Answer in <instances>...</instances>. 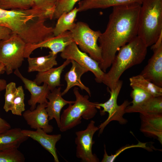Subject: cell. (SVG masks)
Masks as SVG:
<instances>
[{
    "label": "cell",
    "mask_w": 162,
    "mask_h": 162,
    "mask_svg": "<svg viewBox=\"0 0 162 162\" xmlns=\"http://www.w3.org/2000/svg\"><path fill=\"white\" fill-rule=\"evenodd\" d=\"M26 44L19 36L13 33L0 41V62L7 75L21 66L25 58Z\"/></svg>",
    "instance_id": "cell-5"
},
{
    "label": "cell",
    "mask_w": 162,
    "mask_h": 162,
    "mask_svg": "<svg viewBox=\"0 0 162 162\" xmlns=\"http://www.w3.org/2000/svg\"><path fill=\"white\" fill-rule=\"evenodd\" d=\"M72 66L70 70L64 76V79L66 82V86L62 92L63 96L66 94L73 87L77 86L82 90H85L91 97V93L89 88L82 82V76L88 71L74 61L71 60Z\"/></svg>",
    "instance_id": "cell-17"
},
{
    "label": "cell",
    "mask_w": 162,
    "mask_h": 162,
    "mask_svg": "<svg viewBox=\"0 0 162 162\" xmlns=\"http://www.w3.org/2000/svg\"><path fill=\"white\" fill-rule=\"evenodd\" d=\"M78 12L77 8L75 7L70 11L62 14L57 19L56 26L53 28V36H56L66 31H70L75 25Z\"/></svg>",
    "instance_id": "cell-23"
},
{
    "label": "cell",
    "mask_w": 162,
    "mask_h": 162,
    "mask_svg": "<svg viewBox=\"0 0 162 162\" xmlns=\"http://www.w3.org/2000/svg\"><path fill=\"white\" fill-rule=\"evenodd\" d=\"M76 100L73 104L63 110L60 116V126L62 132L69 130L81 123L82 118L86 120L92 119L97 112V109L100 108L88 99L89 96L81 94L77 87L73 89Z\"/></svg>",
    "instance_id": "cell-4"
},
{
    "label": "cell",
    "mask_w": 162,
    "mask_h": 162,
    "mask_svg": "<svg viewBox=\"0 0 162 162\" xmlns=\"http://www.w3.org/2000/svg\"><path fill=\"white\" fill-rule=\"evenodd\" d=\"M148 47L137 36L118 51L110 70L105 73L102 83L108 89H113L126 70L142 63L147 55Z\"/></svg>",
    "instance_id": "cell-2"
},
{
    "label": "cell",
    "mask_w": 162,
    "mask_h": 162,
    "mask_svg": "<svg viewBox=\"0 0 162 162\" xmlns=\"http://www.w3.org/2000/svg\"><path fill=\"white\" fill-rule=\"evenodd\" d=\"M146 142H142L139 141L137 144H132L124 146L122 147L116 152L115 154H111L110 155H108L106 151V146L104 145V154L103 158L101 161V162H113L116 158L120 154L125 150L133 148H145L148 151L151 150L149 148L146 146Z\"/></svg>",
    "instance_id": "cell-29"
},
{
    "label": "cell",
    "mask_w": 162,
    "mask_h": 162,
    "mask_svg": "<svg viewBox=\"0 0 162 162\" xmlns=\"http://www.w3.org/2000/svg\"><path fill=\"white\" fill-rule=\"evenodd\" d=\"M14 73L22 81L25 88L31 94L30 98L28 101V104L30 106V110H34L37 103H47V97L50 92L47 84L44 83L41 86L38 85L34 81L23 76L18 69L15 70Z\"/></svg>",
    "instance_id": "cell-12"
},
{
    "label": "cell",
    "mask_w": 162,
    "mask_h": 162,
    "mask_svg": "<svg viewBox=\"0 0 162 162\" xmlns=\"http://www.w3.org/2000/svg\"><path fill=\"white\" fill-rule=\"evenodd\" d=\"M28 138L22 134L21 128H11L0 133V150L10 148H18Z\"/></svg>",
    "instance_id": "cell-21"
},
{
    "label": "cell",
    "mask_w": 162,
    "mask_h": 162,
    "mask_svg": "<svg viewBox=\"0 0 162 162\" xmlns=\"http://www.w3.org/2000/svg\"><path fill=\"white\" fill-rule=\"evenodd\" d=\"M95 122L90 121L86 128L75 132L76 137V156L82 162H98L99 160L96 155L93 154L92 148L94 142L93 140L95 133L99 130V128L95 125Z\"/></svg>",
    "instance_id": "cell-8"
},
{
    "label": "cell",
    "mask_w": 162,
    "mask_h": 162,
    "mask_svg": "<svg viewBox=\"0 0 162 162\" xmlns=\"http://www.w3.org/2000/svg\"><path fill=\"white\" fill-rule=\"evenodd\" d=\"M125 113L140 114L162 113V96L152 97L144 102L135 105H129Z\"/></svg>",
    "instance_id": "cell-20"
},
{
    "label": "cell",
    "mask_w": 162,
    "mask_h": 162,
    "mask_svg": "<svg viewBox=\"0 0 162 162\" xmlns=\"http://www.w3.org/2000/svg\"><path fill=\"white\" fill-rule=\"evenodd\" d=\"M1 94L0 93V97ZM11 128L10 124L0 116V133H3Z\"/></svg>",
    "instance_id": "cell-34"
},
{
    "label": "cell",
    "mask_w": 162,
    "mask_h": 162,
    "mask_svg": "<svg viewBox=\"0 0 162 162\" xmlns=\"http://www.w3.org/2000/svg\"><path fill=\"white\" fill-rule=\"evenodd\" d=\"M61 90V88L59 87L50 92L47 97L48 101L46 108L49 120L55 119L59 128L60 126V112L62 108L66 105L73 104L75 102L63 99Z\"/></svg>",
    "instance_id": "cell-15"
},
{
    "label": "cell",
    "mask_w": 162,
    "mask_h": 162,
    "mask_svg": "<svg viewBox=\"0 0 162 162\" xmlns=\"http://www.w3.org/2000/svg\"><path fill=\"white\" fill-rule=\"evenodd\" d=\"M60 56L64 59L74 61L88 71L91 72L94 74L97 82L102 83L105 72L100 68L99 63L80 50L74 41L61 52Z\"/></svg>",
    "instance_id": "cell-9"
},
{
    "label": "cell",
    "mask_w": 162,
    "mask_h": 162,
    "mask_svg": "<svg viewBox=\"0 0 162 162\" xmlns=\"http://www.w3.org/2000/svg\"><path fill=\"white\" fill-rule=\"evenodd\" d=\"M25 94L22 86L17 88L13 100L11 111L15 115L21 116L25 110L24 102Z\"/></svg>",
    "instance_id": "cell-27"
},
{
    "label": "cell",
    "mask_w": 162,
    "mask_h": 162,
    "mask_svg": "<svg viewBox=\"0 0 162 162\" xmlns=\"http://www.w3.org/2000/svg\"><path fill=\"white\" fill-rule=\"evenodd\" d=\"M129 82L131 87H136L140 88L153 97L162 96V87L147 80L140 74L130 78Z\"/></svg>",
    "instance_id": "cell-24"
},
{
    "label": "cell",
    "mask_w": 162,
    "mask_h": 162,
    "mask_svg": "<svg viewBox=\"0 0 162 162\" xmlns=\"http://www.w3.org/2000/svg\"><path fill=\"white\" fill-rule=\"evenodd\" d=\"M57 0H34L32 8H38L46 12L52 17Z\"/></svg>",
    "instance_id": "cell-31"
},
{
    "label": "cell",
    "mask_w": 162,
    "mask_h": 162,
    "mask_svg": "<svg viewBox=\"0 0 162 162\" xmlns=\"http://www.w3.org/2000/svg\"><path fill=\"white\" fill-rule=\"evenodd\" d=\"M153 54L140 74L157 86L162 87V34L151 46Z\"/></svg>",
    "instance_id": "cell-10"
},
{
    "label": "cell",
    "mask_w": 162,
    "mask_h": 162,
    "mask_svg": "<svg viewBox=\"0 0 162 162\" xmlns=\"http://www.w3.org/2000/svg\"><path fill=\"white\" fill-rule=\"evenodd\" d=\"M140 131L147 136L157 139L162 144V113L140 114Z\"/></svg>",
    "instance_id": "cell-16"
},
{
    "label": "cell",
    "mask_w": 162,
    "mask_h": 162,
    "mask_svg": "<svg viewBox=\"0 0 162 162\" xmlns=\"http://www.w3.org/2000/svg\"><path fill=\"white\" fill-rule=\"evenodd\" d=\"M71 62L69 59H66L63 63L58 67L52 68L43 72H38L33 80L38 85L42 83L47 84L50 91L58 86H61V74L64 68Z\"/></svg>",
    "instance_id": "cell-18"
},
{
    "label": "cell",
    "mask_w": 162,
    "mask_h": 162,
    "mask_svg": "<svg viewBox=\"0 0 162 162\" xmlns=\"http://www.w3.org/2000/svg\"><path fill=\"white\" fill-rule=\"evenodd\" d=\"M2 64L0 62V66Z\"/></svg>",
    "instance_id": "cell-36"
},
{
    "label": "cell",
    "mask_w": 162,
    "mask_h": 162,
    "mask_svg": "<svg viewBox=\"0 0 162 162\" xmlns=\"http://www.w3.org/2000/svg\"><path fill=\"white\" fill-rule=\"evenodd\" d=\"M73 41L71 32L67 31L56 36H52L46 38L35 44H26L24 57L28 58L30 57L34 50L39 48H48L53 54L57 55Z\"/></svg>",
    "instance_id": "cell-11"
},
{
    "label": "cell",
    "mask_w": 162,
    "mask_h": 162,
    "mask_svg": "<svg viewBox=\"0 0 162 162\" xmlns=\"http://www.w3.org/2000/svg\"><path fill=\"white\" fill-rule=\"evenodd\" d=\"M123 84V81L119 80L114 88L108 90L110 93V97L109 100L104 103H97L96 105L103 108L100 110L101 115H104L105 113H108L107 118L98 127L99 135L101 134L105 127L112 121L118 122L121 124H124L128 122L127 120L124 118L123 116L125 113L126 107L130 104L128 100H125L120 105L117 104L118 97Z\"/></svg>",
    "instance_id": "cell-7"
},
{
    "label": "cell",
    "mask_w": 162,
    "mask_h": 162,
    "mask_svg": "<svg viewBox=\"0 0 162 162\" xmlns=\"http://www.w3.org/2000/svg\"><path fill=\"white\" fill-rule=\"evenodd\" d=\"M141 5L133 3L112 7L106 29L98 39L102 55L99 66L104 72L119 49L137 35Z\"/></svg>",
    "instance_id": "cell-1"
},
{
    "label": "cell",
    "mask_w": 162,
    "mask_h": 162,
    "mask_svg": "<svg viewBox=\"0 0 162 162\" xmlns=\"http://www.w3.org/2000/svg\"><path fill=\"white\" fill-rule=\"evenodd\" d=\"M71 33L74 41L80 50L88 53L92 58L100 63L102 60L101 50L97 41L101 32L91 29L86 23L79 21L75 23Z\"/></svg>",
    "instance_id": "cell-6"
},
{
    "label": "cell",
    "mask_w": 162,
    "mask_h": 162,
    "mask_svg": "<svg viewBox=\"0 0 162 162\" xmlns=\"http://www.w3.org/2000/svg\"><path fill=\"white\" fill-rule=\"evenodd\" d=\"M143 0H82L78 3V12L96 9H105L110 7L133 3L142 4Z\"/></svg>",
    "instance_id": "cell-19"
},
{
    "label": "cell",
    "mask_w": 162,
    "mask_h": 162,
    "mask_svg": "<svg viewBox=\"0 0 162 162\" xmlns=\"http://www.w3.org/2000/svg\"><path fill=\"white\" fill-rule=\"evenodd\" d=\"M58 1V0H57Z\"/></svg>",
    "instance_id": "cell-37"
},
{
    "label": "cell",
    "mask_w": 162,
    "mask_h": 162,
    "mask_svg": "<svg viewBox=\"0 0 162 162\" xmlns=\"http://www.w3.org/2000/svg\"><path fill=\"white\" fill-rule=\"evenodd\" d=\"M25 158L18 148H10L0 150V162H24Z\"/></svg>",
    "instance_id": "cell-25"
},
{
    "label": "cell",
    "mask_w": 162,
    "mask_h": 162,
    "mask_svg": "<svg viewBox=\"0 0 162 162\" xmlns=\"http://www.w3.org/2000/svg\"><path fill=\"white\" fill-rule=\"evenodd\" d=\"M162 34V0H143L140 13L137 36L147 47Z\"/></svg>",
    "instance_id": "cell-3"
},
{
    "label": "cell",
    "mask_w": 162,
    "mask_h": 162,
    "mask_svg": "<svg viewBox=\"0 0 162 162\" xmlns=\"http://www.w3.org/2000/svg\"><path fill=\"white\" fill-rule=\"evenodd\" d=\"M131 97L132 99V105L140 104L153 97L150 94L139 88L132 87Z\"/></svg>",
    "instance_id": "cell-32"
},
{
    "label": "cell",
    "mask_w": 162,
    "mask_h": 162,
    "mask_svg": "<svg viewBox=\"0 0 162 162\" xmlns=\"http://www.w3.org/2000/svg\"><path fill=\"white\" fill-rule=\"evenodd\" d=\"M57 55L53 54L51 51L45 56L27 58L28 63V72H43L52 68L58 64L56 60Z\"/></svg>",
    "instance_id": "cell-22"
},
{
    "label": "cell",
    "mask_w": 162,
    "mask_h": 162,
    "mask_svg": "<svg viewBox=\"0 0 162 162\" xmlns=\"http://www.w3.org/2000/svg\"><path fill=\"white\" fill-rule=\"evenodd\" d=\"M4 71H5L4 67L2 64L0 67V74L3 73ZM7 84L6 80L3 79H0V91L5 89Z\"/></svg>",
    "instance_id": "cell-35"
},
{
    "label": "cell",
    "mask_w": 162,
    "mask_h": 162,
    "mask_svg": "<svg viewBox=\"0 0 162 162\" xmlns=\"http://www.w3.org/2000/svg\"><path fill=\"white\" fill-rule=\"evenodd\" d=\"M16 83L11 82L7 84L4 95L5 102L3 109L6 112L11 110L13 99L16 91Z\"/></svg>",
    "instance_id": "cell-30"
},
{
    "label": "cell",
    "mask_w": 162,
    "mask_h": 162,
    "mask_svg": "<svg viewBox=\"0 0 162 162\" xmlns=\"http://www.w3.org/2000/svg\"><path fill=\"white\" fill-rule=\"evenodd\" d=\"M22 134L38 142L53 156L54 161L59 162L56 145L62 138L61 134L49 135L42 129L38 128L35 130L22 129Z\"/></svg>",
    "instance_id": "cell-14"
},
{
    "label": "cell",
    "mask_w": 162,
    "mask_h": 162,
    "mask_svg": "<svg viewBox=\"0 0 162 162\" xmlns=\"http://www.w3.org/2000/svg\"><path fill=\"white\" fill-rule=\"evenodd\" d=\"M80 0H58L56 6L53 19H58L64 13L68 12L74 8Z\"/></svg>",
    "instance_id": "cell-28"
},
{
    "label": "cell",
    "mask_w": 162,
    "mask_h": 162,
    "mask_svg": "<svg viewBox=\"0 0 162 162\" xmlns=\"http://www.w3.org/2000/svg\"><path fill=\"white\" fill-rule=\"evenodd\" d=\"M34 0H0V8L7 10H27L32 7Z\"/></svg>",
    "instance_id": "cell-26"
},
{
    "label": "cell",
    "mask_w": 162,
    "mask_h": 162,
    "mask_svg": "<svg viewBox=\"0 0 162 162\" xmlns=\"http://www.w3.org/2000/svg\"><path fill=\"white\" fill-rule=\"evenodd\" d=\"M12 33V31L9 28L0 26V41L8 38Z\"/></svg>",
    "instance_id": "cell-33"
},
{
    "label": "cell",
    "mask_w": 162,
    "mask_h": 162,
    "mask_svg": "<svg viewBox=\"0 0 162 162\" xmlns=\"http://www.w3.org/2000/svg\"><path fill=\"white\" fill-rule=\"evenodd\" d=\"M46 103L39 104L33 110L24 111L22 116L27 124L32 129H42L47 133L53 131V126L49 124L48 116L46 110Z\"/></svg>",
    "instance_id": "cell-13"
}]
</instances>
